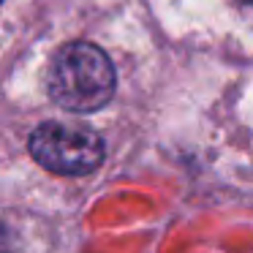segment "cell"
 Segmentation results:
<instances>
[{"mask_svg": "<svg viewBox=\"0 0 253 253\" xmlns=\"http://www.w3.org/2000/svg\"><path fill=\"white\" fill-rule=\"evenodd\" d=\"M115 93V66L101 46L74 41L57 52L49 68V95L68 112H95Z\"/></svg>", "mask_w": 253, "mask_h": 253, "instance_id": "obj_1", "label": "cell"}, {"mask_svg": "<svg viewBox=\"0 0 253 253\" xmlns=\"http://www.w3.org/2000/svg\"><path fill=\"white\" fill-rule=\"evenodd\" d=\"M30 155L55 174H90L104 161V139L79 123L46 120L30 133Z\"/></svg>", "mask_w": 253, "mask_h": 253, "instance_id": "obj_2", "label": "cell"}, {"mask_svg": "<svg viewBox=\"0 0 253 253\" xmlns=\"http://www.w3.org/2000/svg\"><path fill=\"white\" fill-rule=\"evenodd\" d=\"M6 248V231H3V226H0V251Z\"/></svg>", "mask_w": 253, "mask_h": 253, "instance_id": "obj_3", "label": "cell"}, {"mask_svg": "<svg viewBox=\"0 0 253 253\" xmlns=\"http://www.w3.org/2000/svg\"><path fill=\"white\" fill-rule=\"evenodd\" d=\"M240 3H242V6H248V3H251V0H240Z\"/></svg>", "mask_w": 253, "mask_h": 253, "instance_id": "obj_4", "label": "cell"}]
</instances>
